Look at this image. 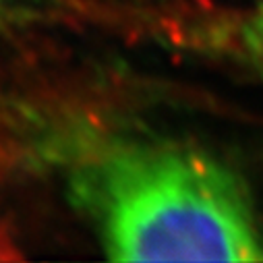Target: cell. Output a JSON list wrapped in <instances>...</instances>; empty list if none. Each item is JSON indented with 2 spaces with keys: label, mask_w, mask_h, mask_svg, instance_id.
<instances>
[{
  "label": "cell",
  "mask_w": 263,
  "mask_h": 263,
  "mask_svg": "<svg viewBox=\"0 0 263 263\" xmlns=\"http://www.w3.org/2000/svg\"><path fill=\"white\" fill-rule=\"evenodd\" d=\"M50 162L110 261H263V226L242 176L189 139L71 128Z\"/></svg>",
  "instance_id": "6da1fadb"
},
{
  "label": "cell",
  "mask_w": 263,
  "mask_h": 263,
  "mask_svg": "<svg viewBox=\"0 0 263 263\" xmlns=\"http://www.w3.org/2000/svg\"><path fill=\"white\" fill-rule=\"evenodd\" d=\"M232 44L240 58L263 79V0H249L236 17Z\"/></svg>",
  "instance_id": "7a4b0ae2"
},
{
  "label": "cell",
  "mask_w": 263,
  "mask_h": 263,
  "mask_svg": "<svg viewBox=\"0 0 263 263\" xmlns=\"http://www.w3.org/2000/svg\"><path fill=\"white\" fill-rule=\"evenodd\" d=\"M15 253H13V245L9 242V238L5 236V232L0 230V261H7V259H13Z\"/></svg>",
  "instance_id": "3957f363"
},
{
  "label": "cell",
  "mask_w": 263,
  "mask_h": 263,
  "mask_svg": "<svg viewBox=\"0 0 263 263\" xmlns=\"http://www.w3.org/2000/svg\"><path fill=\"white\" fill-rule=\"evenodd\" d=\"M19 5H21V0H0V23H3L13 13V9Z\"/></svg>",
  "instance_id": "277c9868"
}]
</instances>
